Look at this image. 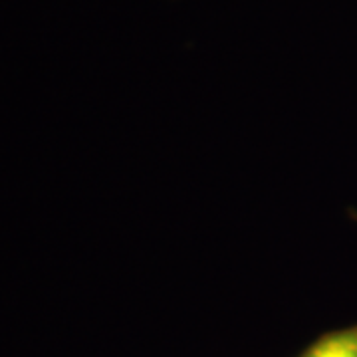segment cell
I'll return each mask as SVG.
<instances>
[{
	"label": "cell",
	"instance_id": "1",
	"mask_svg": "<svg viewBox=\"0 0 357 357\" xmlns=\"http://www.w3.org/2000/svg\"><path fill=\"white\" fill-rule=\"evenodd\" d=\"M298 357H357V324L324 333Z\"/></svg>",
	"mask_w": 357,
	"mask_h": 357
}]
</instances>
